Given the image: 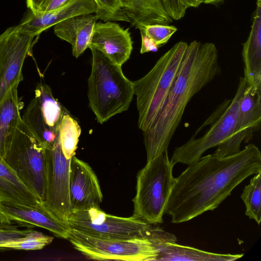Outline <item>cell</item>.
<instances>
[{
  "label": "cell",
  "instance_id": "27",
  "mask_svg": "<svg viewBox=\"0 0 261 261\" xmlns=\"http://www.w3.org/2000/svg\"><path fill=\"white\" fill-rule=\"evenodd\" d=\"M96 5L95 14L104 21H121L130 23L119 0H94Z\"/></svg>",
  "mask_w": 261,
  "mask_h": 261
},
{
  "label": "cell",
  "instance_id": "26",
  "mask_svg": "<svg viewBox=\"0 0 261 261\" xmlns=\"http://www.w3.org/2000/svg\"><path fill=\"white\" fill-rule=\"evenodd\" d=\"M54 238L32 229L26 236L0 245V250H36L43 249L53 242Z\"/></svg>",
  "mask_w": 261,
  "mask_h": 261
},
{
  "label": "cell",
  "instance_id": "24",
  "mask_svg": "<svg viewBox=\"0 0 261 261\" xmlns=\"http://www.w3.org/2000/svg\"><path fill=\"white\" fill-rule=\"evenodd\" d=\"M81 129L77 122L65 111L60 122L58 136L62 152L67 159L75 154Z\"/></svg>",
  "mask_w": 261,
  "mask_h": 261
},
{
  "label": "cell",
  "instance_id": "32",
  "mask_svg": "<svg viewBox=\"0 0 261 261\" xmlns=\"http://www.w3.org/2000/svg\"><path fill=\"white\" fill-rule=\"evenodd\" d=\"M48 0H26L27 7L33 13L43 12Z\"/></svg>",
  "mask_w": 261,
  "mask_h": 261
},
{
  "label": "cell",
  "instance_id": "15",
  "mask_svg": "<svg viewBox=\"0 0 261 261\" xmlns=\"http://www.w3.org/2000/svg\"><path fill=\"white\" fill-rule=\"evenodd\" d=\"M69 194L72 211L100 207L103 198L96 174L75 155L70 163Z\"/></svg>",
  "mask_w": 261,
  "mask_h": 261
},
{
  "label": "cell",
  "instance_id": "23",
  "mask_svg": "<svg viewBox=\"0 0 261 261\" xmlns=\"http://www.w3.org/2000/svg\"><path fill=\"white\" fill-rule=\"evenodd\" d=\"M18 85L13 87L0 103V156L4 158L7 145L21 118Z\"/></svg>",
  "mask_w": 261,
  "mask_h": 261
},
{
  "label": "cell",
  "instance_id": "13",
  "mask_svg": "<svg viewBox=\"0 0 261 261\" xmlns=\"http://www.w3.org/2000/svg\"><path fill=\"white\" fill-rule=\"evenodd\" d=\"M0 223L17 224L27 228L40 227L56 237L67 240L71 230L67 222L59 219L41 202L31 205L0 199Z\"/></svg>",
  "mask_w": 261,
  "mask_h": 261
},
{
  "label": "cell",
  "instance_id": "30",
  "mask_svg": "<svg viewBox=\"0 0 261 261\" xmlns=\"http://www.w3.org/2000/svg\"><path fill=\"white\" fill-rule=\"evenodd\" d=\"M33 229H19L16 228L0 229V245L7 242L26 236Z\"/></svg>",
  "mask_w": 261,
  "mask_h": 261
},
{
  "label": "cell",
  "instance_id": "6",
  "mask_svg": "<svg viewBox=\"0 0 261 261\" xmlns=\"http://www.w3.org/2000/svg\"><path fill=\"white\" fill-rule=\"evenodd\" d=\"M3 159L42 202L45 186V147L22 118L14 130Z\"/></svg>",
  "mask_w": 261,
  "mask_h": 261
},
{
  "label": "cell",
  "instance_id": "31",
  "mask_svg": "<svg viewBox=\"0 0 261 261\" xmlns=\"http://www.w3.org/2000/svg\"><path fill=\"white\" fill-rule=\"evenodd\" d=\"M139 31L142 39L140 53L144 54L150 51H156L159 47L142 30H139Z\"/></svg>",
  "mask_w": 261,
  "mask_h": 261
},
{
  "label": "cell",
  "instance_id": "17",
  "mask_svg": "<svg viewBox=\"0 0 261 261\" xmlns=\"http://www.w3.org/2000/svg\"><path fill=\"white\" fill-rule=\"evenodd\" d=\"M96 11L94 0H72L51 11L33 13L30 10L18 25L35 36L66 19L79 15L95 14Z\"/></svg>",
  "mask_w": 261,
  "mask_h": 261
},
{
  "label": "cell",
  "instance_id": "29",
  "mask_svg": "<svg viewBox=\"0 0 261 261\" xmlns=\"http://www.w3.org/2000/svg\"><path fill=\"white\" fill-rule=\"evenodd\" d=\"M161 1L173 20H178L184 17L188 8L180 0H161Z\"/></svg>",
  "mask_w": 261,
  "mask_h": 261
},
{
  "label": "cell",
  "instance_id": "35",
  "mask_svg": "<svg viewBox=\"0 0 261 261\" xmlns=\"http://www.w3.org/2000/svg\"><path fill=\"white\" fill-rule=\"evenodd\" d=\"M18 225L13 224H6L0 223V229H9V228H18Z\"/></svg>",
  "mask_w": 261,
  "mask_h": 261
},
{
  "label": "cell",
  "instance_id": "10",
  "mask_svg": "<svg viewBox=\"0 0 261 261\" xmlns=\"http://www.w3.org/2000/svg\"><path fill=\"white\" fill-rule=\"evenodd\" d=\"M65 109L53 94L50 87L40 82L35 96L28 105L22 120L45 147L52 146L58 138L59 127Z\"/></svg>",
  "mask_w": 261,
  "mask_h": 261
},
{
  "label": "cell",
  "instance_id": "1",
  "mask_svg": "<svg viewBox=\"0 0 261 261\" xmlns=\"http://www.w3.org/2000/svg\"><path fill=\"white\" fill-rule=\"evenodd\" d=\"M260 172V151L253 144L230 156H201L175 178L164 214L180 223L213 211L244 179Z\"/></svg>",
  "mask_w": 261,
  "mask_h": 261
},
{
  "label": "cell",
  "instance_id": "22",
  "mask_svg": "<svg viewBox=\"0 0 261 261\" xmlns=\"http://www.w3.org/2000/svg\"><path fill=\"white\" fill-rule=\"evenodd\" d=\"M0 199L31 205L41 202L1 156Z\"/></svg>",
  "mask_w": 261,
  "mask_h": 261
},
{
  "label": "cell",
  "instance_id": "14",
  "mask_svg": "<svg viewBox=\"0 0 261 261\" xmlns=\"http://www.w3.org/2000/svg\"><path fill=\"white\" fill-rule=\"evenodd\" d=\"M261 92H254L247 85L239 103L233 132L225 141L218 146L213 154L218 157L230 156L239 152L242 142H248L260 126Z\"/></svg>",
  "mask_w": 261,
  "mask_h": 261
},
{
  "label": "cell",
  "instance_id": "8",
  "mask_svg": "<svg viewBox=\"0 0 261 261\" xmlns=\"http://www.w3.org/2000/svg\"><path fill=\"white\" fill-rule=\"evenodd\" d=\"M67 240L87 258L98 260L155 261L158 250L146 238L106 239L71 229Z\"/></svg>",
  "mask_w": 261,
  "mask_h": 261
},
{
  "label": "cell",
  "instance_id": "19",
  "mask_svg": "<svg viewBox=\"0 0 261 261\" xmlns=\"http://www.w3.org/2000/svg\"><path fill=\"white\" fill-rule=\"evenodd\" d=\"M97 20L95 14L76 15L54 25V33L59 38L71 45L72 55L77 58L89 47Z\"/></svg>",
  "mask_w": 261,
  "mask_h": 261
},
{
  "label": "cell",
  "instance_id": "33",
  "mask_svg": "<svg viewBox=\"0 0 261 261\" xmlns=\"http://www.w3.org/2000/svg\"><path fill=\"white\" fill-rule=\"evenodd\" d=\"M72 0H48L43 12L51 11L60 8Z\"/></svg>",
  "mask_w": 261,
  "mask_h": 261
},
{
  "label": "cell",
  "instance_id": "3",
  "mask_svg": "<svg viewBox=\"0 0 261 261\" xmlns=\"http://www.w3.org/2000/svg\"><path fill=\"white\" fill-rule=\"evenodd\" d=\"M188 44H175L142 78L133 81L138 112V125L143 134L153 125L166 102Z\"/></svg>",
  "mask_w": 261,
  "mask_h": 261
},
{
  "label": "cell",
  "instance_id": "25",
  "mask_svg": "<svg viewBox=\"0 0 261 261\" xmlns=\"http://www.w3.org/2000/svg\"><path fill=\"white\" fill-rule=\"evenodd\" d=\"M246 206V215L258 224L261 220V172L255 174L241 196Z\"/></svg>",
  "mask_w": 261,
  "mask_h": 261
},
{
  "label": "cell",
  "instance_id": "4",
  "mask_svg": "<svg viewBox=\"0 0 261 261\" xmlns=\"http://www.w3.org/2000/svg\"><path fill=\"white\" fill-rule=\"evenodd\" d=\"M92 53L91 70L88 79L89 106L100 124L128 110L134 95L133 82L117 65L100 51Z\"/></svg>",
  "mask_w": 261,
  "mask_h": 261
},
{
  "label": "cell",
  "instance_id": "36",
  "mask_svg": "<svg viewBox=\"0 0 261 261\" xmlns=\"http://www.w3.org/2000/svg\"><path fill=\"white\" fill-rule=\"evenodd\" d=\"M222 1H223V0H205L203 3L205 4L216 5L221 3Z\"/></svg>",
  "mask_w": 261,
  "mask_h": 261
},
{
  "label": "cell",
  "instance_id": "34",
  "mask_svg": "<svg viewBox=\"0 0 261 261\" xmlns=\"http://www.w3.org/2000/svg\"><path fill=\"white\" fill-rule=\"evenodd\" d=\"M187 8L199 7L202 3V0H180Z\"/></svg>",
  "mask_w": 261,
  "mask_h": 261
},
{
  "label": "cell",
  "instance_id": "5",
  "mask_svg": "<svg viewBox=\"0 0 261 261\" xmlns=\"http://www.w3.org/2000/svg\"><path fill=\"white\" fill-rule=\"evenodd\" d=\"M174 165L166 152L147 162L138 172L133 199L134 216L151 225L163 222L174 182Z\"/></svg>",
  "mask_w": 261,
  "mask_h": 261
},
{
  "label": "cell",
  "instance_id": "20",
  "mask_svg": "<svg viewBox=\"0 0 261 261\" xmlns=\"http://www.w3.org/2000/svg\"><path fill=\"white\" fill-rule=\"evenodd\" d=\"M131 25L169 24L173 21L161 0H119Z\"/></svg>",
  "mask_w": 261,
  "mask_h": 261
},
{
  "label": "cell",
  "instance_id": "16",
  "mask_svg": "<svg viewBox=\"0 0 261 261\" xmlns=\"http://www.w3.org/2000/svg\"><path fill=\"white\" fill-rule=\"evenodd\" d=\"M95 48L114 63L122 66L129 58L133 50V41L128 29L108 21L96 22L89 45Z\"/></svg>",
  "mask_w": 261,
  "mask_h": 261
},
{
  "label": "cell",
  "instance_id": "9",
  "mask_svg": "<svg viewBox=\"0 0 261 261\" xmlns=\"http://www.w3.org/2000/svg\"><path fill=\"white\" fill-rule=\"evenodd\" d=\"M246 86L245 80L241 77L234 97L216 120L212 121L208 130L200 138H195L193 136L186 143L175 148L170 160L174 165L181 163L189 166L196 163L205 151L219 146L231 136Z\"/></svg>",
  "mask_w": 261,
  "mask_h": 261
},
{
  "label": "cell",
  "instance_id": "28",
  "mask_svg": "<svg viewBox=\"0 0 261 261\" xmlns=\"http://www.w3.org/2000/svg\"><path fill=\"white\" fill-rule=\"evenodd\" d=\"M137 28L142 30L159 47L167 43L177 30L173 25L162 24L140 25Z\"/></svg>",
  "mask_w": 261,
  "mask_h": 261
},
{
  "label": "cell",
  "instance_id": "21",
  "mask_svg": "<svg viewBox=\"0 0 261 261\" xmlns=\"http://www.w3.org/2000/svg\"><path fill=\"white\" fill-rule=\"evenodd\" d=\"M155 261H232L241 258L243 254H220L210 252L192 247L181 245L176 242H166L158 247Z\"/></svg>",
  "mask_w": 261,
  "mask_h": 261
},
{
  "label": "cell",
  "instance_id": "2",
  "mask_svg": "<svg viewBox=\"0 0 261 261\" xmlns=\"http://www.w3.org/2000/svg\"><path fill=\"white\" fill-rule=\"evenodd\" d=\"M218 53L211 42L188 44L178 74L156 121L143 134L147 162L168 152L186 107L193 96L221 72Z\"/></svg>",
  "mask_w": 261,
  "mask_h": 261
},
{
  "label": "cell",
  "instance_id": "37",
  "mask_svg": "<svg viewBox=\"0 0 261 261\" xmlns=\"http://www.w3.org/2000/svg\"><path fill=\"white\" fill-rule=\"evenodd\" d=\"M204 1H205V0H202V3H203V2H204Z\"/></svg>",
  "mask_w": 261,
  "mask_h": 261
},
{
  "label": "cell",
  "instance_id": "12",
  "mask_svg": "<svg viewBox=\"0 0 261 261\" xmlns=\"http://www.w3.org/2000/svg\"><path fill=\"white\" fill-rule=\"evenodd\" d=\"M34 37L19 25L7 29L0 35V103L23 81V64L30 55Z\"/></svg>",
  "mask_w": 261,
  "mask_h": 261
},
{
  "label": "cell",
  "instance_id": "11",
  "mask_svg": "<svg viewBox=\"0 0 261 261\" xmlns=\"http://www.w3.org/2000/svg\"><path fill=\"white\" fill-rule=\"evenodd\" d=\"M45 186L42 203L59 219L67 222L72 212L69 194L71 159L65 157L59 136L52 146L45 147Z\"/></svg>",
  "mask_w": 261,
  "mask_h": 261
},
{
  "label": "cell",
  "instance_id": "7",
  "mask_svg": "<svg viewBox=\"0 0 261 261\" xmlns=\"http://www.w3.org/2000/svg\"><path fill=\"white\" fill-rule=\"evenodd\" d=\"M67 222L72 229L106 239H147L153 227L134 215L129 217L111 215L100 207L72 211Z\"/></svg>",
  "mask_w": 261,
  "mask_h": 261
},
{
  "label": "cell",
  "instance_id": "18",
  "mask_svg": "<svg viewBox=\"0 0 261 261\" xmlns=\"http://www.w3.org/2000/svg\"><path fill=\"white\" fill-rule=\"evenodd\" d=\"M244 79L255 92H261V0H257L249 36L243 44Z\"/></svg>",
  "mask_w": 261,
  "mask_h": 261
}]
</instances>
